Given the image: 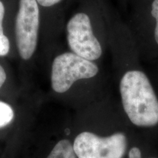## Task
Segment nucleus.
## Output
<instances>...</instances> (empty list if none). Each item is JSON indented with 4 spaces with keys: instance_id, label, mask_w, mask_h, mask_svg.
Here are the masks:
<instances>
[{
    "instance_id": "nucleus-7",
    "label": "nucleus",
    "mask_w": 158,
    "mask_h": 158,
    "mask_svg": "<svg viewBox=\"0 0 158 158\" xmlns=\"http://www.w3.org/2000/svg\"><path fill=\"white\" fill-rule=\"evenodd\" d=\"M5 6L0 1V56H5L9 53L10 42L3 31L2 23L5 16Z\"/></svg>"
},
{
    "instance_id": "nucleus-8",
    "label": "nucleus",
    "mask_w": 158,
    "mask_h": 158,
    "mask_svg": "<svg viewBox=\"0 0 158 158\" xmlns=\"http://www.w3.org/2000/svg\"><path fill=\"white\" fill-rule=\"evenodd\" d=\"M14 118V111L7 102L0 101V128L6 127L11 123Z\"/></svg>"
},
{
    "instance_id": "nucleus-11",
    "label": "nucleus",
    "mask_w": 158,
    "mask_h": 158,
    "mask_svg": "<svg viewBox=\"0 0 158 158\" xmlns=\"http://www.w3.org/2000/svg\"><path fill=\"white\" fill-rule=\"evenodd\" d=\"M129 158H141V152L139 148H132L129 151Z\"/></svg>"
},
{
    "instance_id": "nucleus-5",
    "label": "nucleus",
    "mask_w": 158,
    "mask_h": 158,
    "mask_svg": "<svg viewBox=\"0 0 158 158\" xmlns=\"http://www.w3.org/2000/svg\"><path fill=\"white\" fill-rule=\"evenodd\" d=\"M68 42L73 52L90 61L102 55L101 45L94 35L89 17L84 13H77L67 25Z\"/></svg>"
},
{
    "instance_id": "nucleus-9",
    "label": "nucleus",
    "mask_w": 158,
    "mask_h": 158,
    "mask_svg": "<svg viewBox=\"0 0 158 158\" xmlns=\"http://www.w3.org/2000/svg\"><path fill=\"white\" fill-rule=\"evenodd\" d=\"M152 15L156 20V26L155 29V39L158 44V0H154L152 4Z\"/></svg>"
},
{
    "instance_id": "nucleus-6",
    "label": "nucleus",
    "mask_w": 158,
    "mask_h": 158,
    "mask_svg": "<svg viewBox=\"0 0 158 158\" xmlns=\"http://www.w3.org/2000/svg\"><path fill=\"white\" fill-rule=\"evenodd\" d=\"M46 158H78L73 146L68 140H61L51 150Z\"/></svg>"
},
{
    "instance_id": "nucleus-1",
    "label": "nucleus",
    "mask_w": 158,
    "mask_h": 158,
    "mask_svg": "<svg viewBox=\"0 0 158 158\" xmlns=\"http://www.w3.org/2000/svg\"><path fill=\"white\" fill-rule=\"evenodd\" d=\"M119 89L124 111L132 123L138 127L158 124V100L146 74L128 71L120 81Z\"/></svg>"
},
{
    "instance_id": "nucleus-12",
    "label": "nucleus",
    "mask_w": 158,
    "mask_h": 158,
    "mask_svg": "<svg viewBox=\"0 0 158 158\" xmlns=\"http://www.w3.org/2000/svg\"><path fill=\"white\" fill-rule=\"evenodd\" d=\"M6 78H7V75H6L5 71L2 67L0 65V89L2 86V85L5 84Z\"/></svg>"
},
{
    "instance_id": "nucleus-2",
    "label": "nucleus",
    "mask_w": 158,
    "mask_h": 158,
    "mask_svg": "<svg viewBox=\"0 0 158 158\" xmlns=\"http://www.w3.org/2000/svg\"><path fill=\"white\" fill-rule=\"evenodd\" d=\"M98 70V67L92 61L75 53H64L53 62L51 86L57 93H64L76 81L93 78Z\"/></svg>"
},
{
    "instance_id": "nucleus-3",
    "label": "nucleus",
    "mask_w": 158,
    "mask_h": 158,
    "mask_svg": "<svg viewBox=\"0 0 158 158\" xmlns=\"http://www.w3.org/2000/svg\"><path fill=\"white\" fill-rule=\"evenodd\" d=\"M78 158H122L127 149V138L122 133L100 137L89 132H83L73 144Z\"/></svg>"
},
{
    "instance_id": "nucleus-10",
    "label": "nucleus",
    "mask_w": 158,
    "mask_h": 158,
    "mask_svg": "<svg viewBox=\"0 0 158 158\" xmlns=\"http://www.w3.org/2000/svg\"><path fill=\"white\" fill-rule=\"evenodd\" d=\"M60 1L61 0H37V2L43 7H51L59 3Z\"/></svg>"
},
{
    "instance_id": "nucleus-4",
    "label": "nucleus",
    "mask_w": 158,
    "mask_h": 158,
    "mask_svg": "<svg viewBox=\"0 0 158 158\" xmlns=\"http://www.w3.org/2000/svg\"><path fill=\"white\" fill-rule=\"evenodd\" d=\"M39 26L40 10L37 0H20L15 31L19 53L24 60L30 59L36 50Z\"/></svg>"
}]
</instances>
